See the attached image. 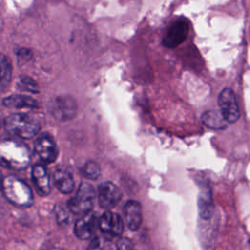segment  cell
Here are the masks:
<instances>
[{"label":"cell","instance_id":"obj_4","mask_svg":"<svg viewBox=\"0 0 250 250\" xmlns=\"http://www.w3.org/2000/svg\"><path fill=\"white\" fill-rule=\"evenodd\" d=\"M95 199V190L88 183H82L76 194L68 200L67 207L73 214L84 215L92 211Z\"/></svg>","mask_w":250,"mask_h":250},{"label":"cell","instance_id":"obj_2","mask_svg":"<svg viewBox=\"0 0 250 250\" xmlns=\"http://www.w3.org/2000/svg\"><path fill=\"white\" fill-rule=\"evenodd\" d=\"M2 190L6 198L17 206L27 207L33 202V196L29 187L16 176H8L4 179Z\"/></svg>","mask_w":250,"mask_h":250},{"label":"cell","instance_id":"obj_5","mask_svg":"<svg viewBox=\"0 0 250 250\" xmlns=\"http://www.w3.org/2000/svg\"><path fill=\"white\" fill-rule=\"evenodd\" d=\"M218 103L221 113L229 123H234L239 118L240 112L236 96L231 89H223L219 95Z\"/></svg>","mask_w":250,"mask_h":250},{"label":"cell","instance_id":"obj_15","mask_svg":"<svg viewBox=\"0 0 250 250\" xmlns=\"http://www.w3.org/2000/svg\"><path fill=\"white\" fill-rule=\"evenodd\" d=\"M202 123L211 129H225L229 122L225 119L220 110H208L202 114Z\"/></svg>","mask_w":250,"mask_h":250},{"label":"cell","instance_id":"obj_21","mask_svg":"<svg viewBox=\"0 0 250 250\" xmlns=\"http://www.w3.org/2000/svg\"><path fill=\"white\" fill-rule=\"evenodd\" d=\"M19 88L21 90L28 91V92H32V93L38 92L37 83L30 77H21L19 81Z\"/></svg>","mask_w":250,"mask_h":250},{"label":"cell","instance_id":"obj_8","mask_svg":"<svg viewBox=\"0 0 250 250\" xmlns=\"http://www.w3.org/2000/svg\"><path fill=\"white\" fill-rule=\"evenodd\" d=\"M34 150L39 158L46 162L52 163L57 159L58 147L53 138L47 134L40 135L34 143Z\"/></svg>","mask_w":250,"mask_h":250},{"label":"cell","instance_id":"obj_12","mask_svg":"<svg viewBox=\"0 0 250 250\" xmlns=\"http://www.w3.org/2000/svg\"><path fill=\"white\" fill-rule=\"evenodd\" d=\"M123 216L127 228L130 230H137L143 221L142 205L137 200H129L123 207Z\"/></svg>","mask_w":250,"mask_h":250},{"label":"cell","instance_id":"obj_1","mask_svg":"<svg viewBox=\"0 0 250 250\" xmlns=\"http://www.w3.org/2000/svg\"><path fill=\"white\" fill-rule=\"evenodd\" d=\"M30 162L26 146L15 140L0 141V165L11 170H23Z\"/></svg>","mask_w":250,"mask_h":250},{"label":"cell","instance_id":"obj_20","mask_svg":"<svg viewBox=\"0 0 250 250\" xmlns=\"http://www.w3.org/2000/svg\"><path fill=\"white\" fill-rule=\"evenodd\" d=\"M83 175L90 180H96L101 175V169L97 162L95 161H88L82 168Z\"/></svg>","mask_w":250,"mask_h":250},{"label":"cell","instance_id":"obj_14","mask_svg":"<svg viewBox=\"0 0 250 250\" xmlns=\"http://www.w3.org/2000/svg\"><path fill=\"white\" fill-rule=\"evenodd\" d=\"M54 184L61 192L70 193L74 188L71 172L65 167H58L54 172Z\"/></svg>","mask_w":250,"mask_h":250},{"label":"cell","instance_id":"obj_7","mask_svg":"<svg viewBox=\"0 0 250 250\" xmlns=\"http://www.w3.org/2000/svg\"><path fill=\"white\" fill-rule=\"evenodd\" d=\"M189 24L186 20H178L174 21L167 29L162 43L168 48H174L180 45L188 36Z\"/></svg>","mask_w":250,"mask_h":250},{"label":"cell","instance_id":"obj_18","mask_svg":"<svg viewBox=\"0 0 250 250\" xmlns=\"http://www.w3.org/2000/svg\"><path fill=\"white\" fill-rule=\"evenodd\" d=\"M3 104L8 107L14 108H35L37 107V102L23 95H12L4 99Z\"/></svg>","mask_w":250,"mask_h":250},{"label":"cell","instance_id":"obj_16","mask_svg":"<svg viewBox=\"0 0 250 250\" xmlns=\"http://www.w3.org/2000/svg\"><path fill=\"white\" fill-rule=\"evenodd\" d=\"M118 242L119 240H115V237L103 234L94 237L87 250H118Z\"/></svg>","mask_w":250,"mask_h":250},{"label":"cell","instance_id":"obj_19","mask_svg":"<svg viewBox=\"0 0 250 250\" xmlns=\"http://www.w3.org/2000/svg\"><path fill=\"white\" fill-rule=\"evenodd\" d=\"M12 77V64L5 55L0 54V93L9 86Z\"/></svg>","mask_w":250,"mask_h":250},{"label":"cell","instance_id":"obj_13","mask_svg":"<svg viewBox=\"0 0 250 250\" xmlns=\"http://www.w3.org/2000/svg\"><path fill=\"white\" fill-rule=\"evenodd\" d=\"M31 177L37 191L42 195H47L50 192L51 186L50 178L45 166L42 164H35L32 167Z\"/></svg>","mask_w":250,"mask_h":250},{"label":"cell","instance_id":"obj_11","mask_svg":"<svg viewBox=\"0 0 250 250\" xmlns=\"http://www.w3.org/2000/svg\"><path fill=\"white\" fill-rule=\"evenodd\" d=\"M97 226L98 221L96 215L90 211L84 215H81L80 218L76 221L74 226V233L78 238L82 240L89 239L95 234Z\"/></svg>","mask_w":250,"mask_h":250},{"label":"cell","instance_id":"obj_24","mask_svg":"<svg viewBox=\"0 0 250 250\" xmlns=\"http://www.w3.org/2000/svg\"><path fill=\"white\" fill-rule=\"evenodd\" d=\"M3 182H4V179H3L2 174L0 172V190H2V188H3Z\"/></svg>","mask_w":250,"mask_h":250},{"label":"cell","instance_id":"obj_10","mask_svg":"<svg viewBox=\"0 0 250 250\" xmlns=\"http://www.w3.org/2000/svg\"><path fill=\"white\" fill-rule=\"evenodd\" d=\"M98 227L104 234L116 237L123 231V221L118 214L105 211L98 220Z\"/></svg>","mask_w":250,"mask_h":250},{"label":"cell","instance_id":"obj_9","mask_svg":"<svg viewBox=\"0 0 250 250\" xmlns=\"http://www.w3.org/2000/svg\"><path fill=\"white\" fill-rule=\"evenodd\" d=\"M77 106L75 101L71 97H58L51 104L53 115L59 120H69L76 114Z\"/></svg>","mask_w":250,"mask_h":250},{"label":"cell","instance_id":"obj_3","mask_svg":"<svg viewBox=\"0 0 250 250\" xmlns=\"http://www.w3.org/2000/svg\"><path fill=\"white\" fill-rule=\"evenodd\" d=\"M4 126L11 135L22 139H30L40 129V124L37 120L24 113H13L9 115L4 120Z\"/></svg>","mask_w":250,"mask_h":250},{"label":"cell","instance_id":"obj_22","mask_svg":"<svg viewBox=\"0 0 250 250\" xmlns=\"http://www.w3.org/2000/svg\"><path fill=\"white\" fill-rule=\"evenodd\" d=\"M70 210L68 209V207H63L62 205H60L58 208H57V219L58 221L61 223V224H65L67 221H68V214H69Z\"/></svg>","mask_w":250,"mask_h":250},{"label":"cell","instance_id":"obj_6","mask_svg":"<svg viewBox=\"0 0 250 250\" xmlns=\"http://www.w3.org/2000/svg\"><path fill=\"white\" fill-rule=\"evenodd\" d=\"M122 197V192L119 188L111 183L104 182L98 188V200L101 207L104 209H111L115 207Z\"/></svg>","mask_w":250,"mask_h":250},{"label":"cell","instance_id":"obj_23","mask_svg":"<svg viewBox=\"0 0 250 250\" xmlns=\"http://www.w3.org/2000/svg\"><path fill=\"white\" fill-rule=\"evenodd\" d=\"M4 118H3V116H2V113L0 112V131H1V129H2V126L4 125Z\"/></svg>","mask_w":250,"mask_h":250},{"label":"cell","instance_id":"obj_17","mask_svg":"<svg viewBox=\"0 0 250 250\" xmlns=\"http://www.w3.org/2000/svg\"><path fill=\"white\" fill-rule=\"evenodd\" d=\"M198 209H199L200 217L202 219H209L213 214V210H214L213 198H212L211 191L208 188L202 189L199 192Z\"/></svg>","mask_w":250,"mask_h":250}]
</instances>
